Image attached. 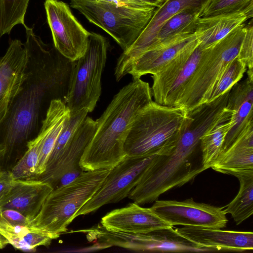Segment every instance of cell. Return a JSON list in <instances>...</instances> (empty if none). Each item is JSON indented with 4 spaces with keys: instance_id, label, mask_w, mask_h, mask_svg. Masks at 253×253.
I'll list each match as a JSON object with an SVG mask.
<instances>
[{
    "instance_id": "1",
    "label": "cell",
    "mask_w": 253,
    "mask_h": 253,
    "mask_svg": "<svg viewBox=\"0 0 253 253\" xmlns=\"http://www.w3.org/2000/svg\"><path fill=\"white\" fill-rule=\"evenodd\" d=\"M28 60L21 88L0 123V170H10L39 134L53 100L64 101L74 61L25 27Z\"/></svg>"
},
{
    "instance_id": "2",
    "label": "cell",
    "mask_w": 253,
    "mask_h": 253,
    "mask_svg": "<svg viewBox=\"0 0 253 253\" xmlns=\"http://www.w3.org/2000/svg\"><path fill=\"white\" fill-rule=\"evenodd\" d=\"M152 101L149 84L141 79L121 88L100 118L80 162L84 171L111 169L126 157L124 144L136 116Z\"/></svg>"
},
{
    "instance_id": "3",
    "label": "cell",
    "mask_w": 253,
    "mask_h": 253,
    "mask_svg": "<svg viewBox=\"0 0 253 253\" xmlns=\"http://www.w3.org/2000/svg\"><path fill=\"white\" fill-rule=\"evenodd\" d=\"M189 120L183 107L152 100L132 123L124 144L126 156L145 158L169 155L176 147Z\"/></svg>"
},
{
    "instance_id": "4",
    "label": "cell",
    "mask_w": 253,
    "mask_h": 253,
    "mask_svg": "<svg viewBox=\"0 0 253 253\" xmlns=\"http://www.w3.org/2000/svg\"><path fill=\"white\" fill-rule=\"evenodd\" d=\"M110 169L84 171L70 183L53 189L31 225L59 236L65 232L77 212L100 188Z\"/></svg>"
},
{
    "instance_id": "5",
    "label": "cell",
    "mask_w": 253,
    "mask_h": 253,
    "mask_svg": "<svg viewBox=\"0 0 253 253\" xmlns=\"http://www.w3.org/2000/svg\"><path fill=\"white\" fill-rule=\"evenodd\" d=\"M69 1L72 8L109 35L123 51L140 35L156 8H132L105 0Z\"/></svg>"
},
{
    "instance_id": "6",
    "label": "cell",
    "mask_w": 253,
    "mask_h": 253,
    "mask_svg": "<svg viewBox=\"0 0 253 253\" xmlns=\"http://www.w3.org/2000/svg\"><path fill=\"white\" fill-rule=\"evenodd\" d=\"M108 42L90 32L84 54L74 61L64 103L71 113L86 108L91 112L101 93V76L107 59Z\"/></svg>"
},
{
    "instance_id": "7",
    "label": "cell",
    "mask_w": 253,
    "mask_h": 253,
    "mask_svg": "<svg viewBox=\"0 0 253 253\" xmlns=\"http://www.w3.org/2000/svg\"><path fill=\"white\" fill-rule=\"evenodd\" d=\"M245 25L237 26L211 46L205 49L179 106L188 112L206 103L210 91L228 64L238 56L245 33Z\"/></svg>"
},
{
    "instance_id": "8",
    "label": "cell",
    "mask_w": 253,
    "mask_h": 253,
    "mask_svg": "<svg viewBox=\"0 0 253 253\" xmlns=\"http://www.w3.org/2000/svg\"><path fill=\"white\" fill-rule=\"evenodd\" d=\"M199 43L185 49L153 75L152 96L157 103L179 106L204 54Z\"/></svg>"
},
{
    "instance_id": "9",
    "label": "cell",
    "mask_w": 253,
    "mask_h": 253,
    "mask_svg": "<svg viewBox=\"0 0 253 253\" xmlns=\"http://www.w3.org/2000/svg\"><path fill=\"white\" fill-rule=\"evenodd\" d=\"M155 156L145 158L126 156L110 169L100 188L75 217L89 214L104 205L118 202L127 197Z\"/></svg>"
},
{
    "instance_id": "10",
    "label": "cell",
    "mask_w": 253,
    "mask_h": 253,
    "mask_svg": "<svg viewBox=\"0 0 253 253\" xmlns=\"http://www.w3.org/2000/svg\"><path fill=\"white\" fill-rule=\"evenodd\" d=\"M44 6L54 47L67 59L77 60L87 49L90 32L79 22L64 2L45 0Z\"/></svg>"
},
{
    "instance_id": "11",
    "label": "cell",
    "mask_w": 253,
    "mask_h": 253,
    "mask_svg": "<svg viewBox=\"0 0 253 253\" xmlns=\"http://www.w3.org/2000/svg\"><path fill=\"white\" fill-rule=\"evenodd\" d=\"M150 209L172 227L221 229L226 227L228 221L223 207L196 202L193 198L181 201L157 200Z\"/></svg>"
},
{
    "instance_id": "12",
    "label": "cell",
    "mask_w": 253,
    "mask_h": 253,
    "mask_svg": "<svg viewBox=\"0 0 253 253\" xmlns=\"http://www.w3.org/2000/svg\"><path fill=\"white\" fill-rule=\"evenodd\" d=\"M211 0H164L156 8L149 23L134 42L123 51L117 60L115 69L116 80L125 76L130 64L151 47L157 33L163 24L176 14L186 9L204 11Z\"/></svg>"
},
{
    "instance_id": "13",
    "label": "cell",
    "mask_w": 253,
    "mask_h": 253,
    "mask_svg": "<svg viewBox=\"0 0 253 253\" xmlns=\"http://www.w3.org/2000/svg\"><path fill=\"white\" fill-rule=\"evenodd\" d=\"M28 60L27 49L18 40L11 41L0 58V123L26 78Z\"/></svg>"
},
{
    "instance_id": "14",
    "label": "cell",
    "mask_w": 253,
    "mask_h": 253,
    "mask_svg": "<svg viewBox=\"0 0 253 253\" xmlns=\"http://www.w3.org/2000/svg\"><path fill=\"white\" fill-rule=\"evenodd\" d=\"M97 125V120L86 117L66 145L57 162L37 179L49 183L54 189L64 174L69 172H83L80 162L95 134Z\"/></svg>"
},
{
    "instance_id": "15",
    "label": "cell",
    "mask_w": 253,
    "mask_h": 253,
    "mask_svg": "<svg viewBox=\"0 0 253 253\" xmlns=\"http://www.w3.org/2000/svg\"><path fill=\"white\" fill-rule=\"evenodd\" d=\"M100 223L108 230L132 234L147 233L172 227L150 208L142 207L134 202L107 213Z\"/></svg>"
},
{
    "instance_id": "16",
    "label": "cell",
    "mask_w": 253,
    "mask_h": 253,
    "mask_svg": "<svg viewBox=\"0 0 253 253\" xmlns=\"http://www.w3.org/2000/svg\"><path fill=\"white\" fill-rule=\"evenodd\" d=\"M175 231L201 247L217 251L245 252L253 249V233L220 228L184 226Z\"/></svg>"
},
{
    "instance_id": "17",
    "label": "cell",
    "mask_w": 253,
    "mask_h": 253,
    "mask_svg": "<svg viewBox=\"0 0 253 253\" xmlns=\"http://www.w3.org/2000/svg\"><path fill=\"white\" fill-rule=\"evenodd\" d=\"M198 43L195 33L177 36L140 55L127 68L125 75L129 74L134 79L154 75L181 52Z\"/></svg>"
},
{
    "instance_id": "18",
    "label": "cell",
    "mask_w": 253,
    "mask_h": 253,
    "mask_svg": "<svg viewBox=\"0 0 253 253\" xmlns=\"http://www.w3.org/2000/svg\"><path fill=\"white\" fill-rule=\"evenodd\" d=\"M53 189L49 183L40 180H14L9 191L0 200V208L16 210L31 221Z\"/></svg>"
},
{
    "instance_id": "19",
    "label": "cell",
    "mask_w": 253,
    "mask_h": 253,
    "mask_svg": "<svg viewBox=\"0 0 253 253\" xmlns=\"http://www.w3.org/2000/svg\"><path fill=\"white\" fill-rule=\"evenodd\" d=\"M253 75L236 84L231 89L226 108L231 113L232 126L225 137L221 152L226 150L243 131L253 124Z\"/></svg>"
},
{
    "instance_id": "20",
    "label": "cell",
    "mask_w": 253,
    "mask_h": 253,
    "mask_svg": "<svg viewBox=\"0 0 253 253\" xmlns=\"http://www.w3.org/2000/svg\"><path fill=\"white\" fill-rule=\"evenodd\" d=\"M136 251L158 252H215L191 242L179 235L173 227L138 234Z\"/></svg>"
},
{
    "instance_id": "21",
    "label": "cell",
    "mask_w": 253,
    "mask_h": 253,
    "mask_svg": "<svg viewBox=\"0 0 253 253\" xmlns=\"http://www.w3.org/2000/svg\"><path fill=\"white\" fill-rule=\"evenodd\" d=\"M211 168L230 175L253 170V124L249 126L226 150L220 153Z\"/></svg>"
},
{
    "instance_id": "22",
    "label": "cell",
    "mask_w": 253,
    "mask_h": 253,
    "mask_svg": "<svg viewBox=\"0 0 253 253\" xmlns=\"http://www.w3.org/2000/svg\"><path fill=\"white\" fill-rule=\"evenodd\" d=\"M70 116V111L64 101L60 99L51 101L40 129L43 132V137L41 146L35 179H37L45 170L49 156L66 120Z\"/></svg>"
},
{
    "instance_id": "23",
    "label": "cell",
    "mask_w": 253,
    "mask_h": 253,
    "mask_svg": "<svg viewBox=\"0 0 253 253\" xmlns=\"http://www.w3.org/2000/svg\"><path fill=\"white\" fill-rule=\"evenodd\" d=\"M252 18L244 12L200 17L195 32L199 45L204 49L210 47L236 27Z\"/></svg>"
},
{
    "instance_id": "24",
    "label": "cell",
    "mask_w": 253,
    "mask_h": 253,
    "mask_svg": "<svg viewBox=\"0 0 253 253\" xmlns=\"http://www.w3.org/2000/svg\"><path fill=\"white\" fill-rule=\"evenodd\" d=\"M240 188L235 198L225 207L223 211L230 214L236 225H239L253 213V170L236 172Z\"/></svg>"
},
{
    "instance_id": "25",
    "label": "cell",
    "mask_w": 253,
    "mask_h": 253,
    "mask_svg": "<svg viewBox=\"0 0 253 253\" xmlns=\"http://www.w3.org/2000/svg\"><path fill=\"white\" fill-rule=\"evenodd\" d=\"M203 13L201 10L186 9L169 18L158 31L149 49L177 36L195 33L198 20Z\"/></svg>"
},
{
    "instance_id": "26",
    "label": "cell",
    "mask_w": 253,
    "mask_h": 253,
    "mask_svg": "<svg viewBox=\"0 0 253 253\" xmlns=\"http://www.w3.org/2000/svg\"><path fill=\"white\" fill-rule=\"evenodd\" d=\"M232 126L230 116L218 123L201 138L200 145L202 164L205 170L211 168L217 160L221 152L225 137Z\"/></svg>"
},
{
    "instance_id": "27",
    "label": "cell",
    "mask_w": 253,
    "mask_h": 253,
    "mask_svg": "<svg viewBox=\"0 0 253 253\" xmlns=\"http://www.w3.org/2000/svg\"><path fill=\"white\" fill-rule=\"evenodd\" d=\"M43 137V132L40 130L38 135L29 142L27 150L10 170L14 180L35 179L36 169Z\"/></svg>"
},
{
    "instance_id": "28",
    "label": "cell",
    "mask_w": 253,
    "mask_h": 253,
    "mask_svg": "<svg viewBox=\"0 0 253 253\" xmlns=\"http://www.w3.org/2000/svg\"><path fill=\"white\" fill-rule=\"evenodd\" d=\"M88 113V110L86 108L70 112V117L66 120L49 156L45 171L50 169L57 162L66 145L84 120Z\"/></svg>"
},
{
    "instance_id": "29",
    "label": "cell",
    "mask_w": 253,
    "mask_h": 253,
    "mask_svg": "<svg viewBox=\"0 0 253 253\" xmlns=\"http://www.w3.org/2000/svg\"><path fill=\"white\" fill-rule=\"evenodd\" d=\"M246 65L237 57L228 64L210 91L207 102L217 98L238 83L247 71Z\"/></svg>"
},
{
    "instance_id": "30",
    "label": "cell",
    "mask_w": 253,
    "mask_h": 253,
    "mask_svg": "<svg viewBox=\"0 0 253 253\" xmlns=\"http://www.w3.org/2000/svg\"><path fill=\"white\" fill-rule=\"evenodd\" d=\"M59 237L58 235L33 226L28 232L10 238L7 244L18 250L34 252L38 247L48 246L53 240Z\"/></svg>"
},
{
    "instance_id": "31",
    "label": "cell",
    "mask_w": 253,
    "mask_h": 253,
    "mask_svg": "<svg viewBox=\"0 0 253 253\" xmlns=\"http://www.w3.org/2000/svg\"><path fill=\"white\" fill-rule=\"evenodd\" d=\"M243 12L253 17V0H211L202 17Z\"/></svg>"
},
{
    "instance_id": "32",
    "label": "cell",
    "mask_w": 253,
    "mask_h": 253,
    "mask_svg": "<svg viewBox=\"0 0 253 253\" xmlns=\"http://www.w3.org/2000/svg\"><path fill=\"white\" fill-rule=\"evenodd\" d=\"M237 58L246 65L247 70H253V22L252 19L245 25V33Z\"/></svg>"
},
{
    "instance_id": "33",
    "label": "cell",
    "mask_w": 253,
    "mask_h": 253,
    "mask_svg": "<svg viewBox=\"0 0 253 253\" xmlns=\"http://www.w3.org/2000/svg\"><path fill=\"white\" fill-rule=\"evenodd\" d=\"M6 221L14 225H31V221L19 211L11 209L0 208V221Z\"/></svg>"
},
{
    "instance_id": "34",
    "label": "cell",
    "mask_w": 253,
    "mask_h": 253,
    "mask_svg": "<svg viewBox=\"0 0 253 253\" xmlns=\"http://www.w3.org/2000/svg\"><path fill=\"white\" fill-rule=\"evenodd\" d=\"M14 180L10 170H0V200L9 191Z\"/></svg>"
},
{
    "instance_id": "35",
    "label": "cell",
    "mask_w": 253,
    "mask_h": 253,
    "mask_svg": "<svg viewBox=\"0 0 253 253\" xmlns=\"http://www.w3.org/2000/svg\"><path fill=\"white\" fill-rule=\"evenodd\" d=\"M114 3L118 5L128 7L135 9H143L150 8L137 0H105Z\"/></svg>"
},
{
    "instance_id": "36",
    "label": "cell",
    "mask_w": 253,
    "mask_h": 253,
    "mask_svg": "<svg viewBox=\"0 0 253 253\" xmlns=\"http://www.w3.org/2000/svg\"><path fill=\"white\" fill-rule=\"evenodd\" d=\"M10 0H0V38L3 35V21L7 4Z\"/></svg>"
},
{
    "instance_id": "37",
    "label": "cell",
    "mask_w": 253,
    "mask_h": 253,
    "mask_svg": "<svg viewBox=\"0 0 253 253\" xmlns=\"http://www.w3.org/2000/svg\"><path fill=\"white\" fill-rule=\"evenodd\" d=\"M143 4L152 7L158 8L164 0H137Z\"/></svg>"
}]
</instances>
